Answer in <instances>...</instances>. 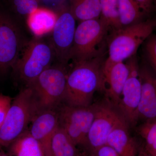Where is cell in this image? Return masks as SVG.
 Returning <instances> with one entry per match:
<instances>
[{
  "label": "cell",
  "mask_w": 156,
  "mask_h": 156,
  "mask_svg": "<svg viewBox=\"0 0 156 156\" xmlns=\"http://www.w3.org/2000/svg\"><path fill=\"white\" fill-rule=\"evenodd\" d=\"M143 45L144 61L156 74V34H152Z\"/></svg>",
  "instance_id": "21"
},
{
  "label": "cell",
  "mask_w": 156,
  "mask_h": 156,
  "mask_svg": "<svg viewBox=\"0 0 156 156\" xmlns=\"http://www.w3.org/2000/svg\"><path fill=\"white\" fill-rule=\"evenodd\" d=\"M25 44L17 23L0 13V73H5L12 69Z\"/></svg>",
  "instance_id": "9"
},
{
  "label": "cell",
  "mask_w": 156,
  "mask_h": 156,
  "mask_svg": "<svg viewBox=\"0 0 156 156\" xmlns=\"http://www.w3.org/2000/svg\"><path fill=\"white\" fill-rule=\"evenodd\" d=\"M138 133L145 141L144 148L147 150L156 137V119L145 122L138 128Z\"/></svg>",
  "instance_id": "22"
},
{
  "label": "cell",
  "mask_w": 156,
  "mask_h": 156,
  "mask_svg": "<svg viewBox=\"0 0 156 156\" xmlns=\"http://www.w3.org/2000/svg\"><path fill=\"white\" fill-rule=\"evenodd\" d=\"M67 66L56 63L40 75L29 87L31 88L38 111L56 109L64 103Z\"/></svg>",
  "instance_id": "5"
},
{
  "label": "cell",
  "mask_w": 156,
  "mask_h": 156,
  "mask_svg": "<svg viewBox=\"0 0 156 156\" xmlns=\"http://www.w3.org/2000/svg\"><path fill=\"white\" fill-rule=\"evenodd\" d=\"M126 63L129 69V75L123 88L121 101L117 108L128 126L134 127L138 121L137 112L141 97L139 65L136 55L127 59Z\"/></svg>",
  "instance_id": "10"
},
{
  "label": "cell",
  "mask_w": 156,
  "mask_h": 156,
  "mask_svg": "<svg viewBox=\"0 0 156 156\" xmlns=\"http://www.w3.org/2000/svg\"><path fill=\"white\" fill-rule=\"evenodd\" d=\"M37 112L32 89L26 87L13 99L0 129V147L7 148L26 131Z\"/></svg>",
  "instance_id": "3"
},
{
  "label": "cell",
  "mask_w": 156,
  "mask_h": 156,
  "mask_svg": "<svg viewBox=\"0 0 156 156\" xmlns=\"http://www.w3.org/2000/svg\"><path fill=\"white\" fill-rule=\"evenodd\" d=\"M69 10L80 22L98 19L101 15V0H70Z\"/></svg>",
  "instance_id": "18"
},
{
  "label": "cell",
  "mask_w": 156,
  "mask_h": 156,
  "mask_svg": "<svg viewBox=\"0 0 156 156\" xmlns=\"http://www.w3.org/2000/svg\"><path fill=\"white\" fill-rule=\"evenodd\" d=\"M156 28V21L149 19L112 30L107 39L109 62H124L136 55L138 48Z\"/></svg>",
  "instance_id": "2"
},
{
  "label": "cell",
  "mask_w": 156,
  "mask_h": 156,
  "mask_svg": "<svg viewBox=\"0 0 156 156\" xmlns=\"http://www.w3.org/2000/svg\"><path fill=\"white\" fill-rule=\"evenodd\" d=\"M125 120L118 108L105 99L96 103L95 118L90 127L85 148L90 153L107 144L108 138L118 123Z\"/></svg>",
  "instance_id": "8"
},
{
  "label": "cell",
  "mask_w": 156,
  "mask_h": 156,
  "mask_svg": "<svg viewBox=\"0 0 156 156\" xmlns=\"http://www.w3.org/2000/svg\"><path fill=\"white\" fill-rule=\"evenodd\" d=\"M118 12L121 27L143 20L145 14L135 0H118Z\"/></svg>",
  "instance_id": "20"
},
{
  "label": "cell",
  "mask_w": 156,
  "mask_h": 156,
  "mask_svg": "<svg viewBox=\"0 0 156 156\" xmlns=\"http://www.w3.org/2000/svg\"><path fill=\"white\" fill-rule=\"evenodd\" d=\"M55 58L50 42L35 37L26 44L12 69L17 77L29 87L43 72L52 65Z\"/></svg>",
  "instance_id": "4"
},
{
  "label": "cell",
  "mask_w": 156,
  "mask_h": 156,
  "mask_svg": "<svg viewBox=\"0 0 156 156\" xmlns=\"http://www.w3.org/2000/svg\"><path fill=\"white\" fill-rule=\"evenodd\" d=\"M145 15L150 14L154 10V0H135Z\"/></svg>",
  "instance_id": "26"
},
{
  "label": "cell",
  "mask_w": 156,
  "mask_h": 156,
  "mask_svg": "<svg viewBox=\"0 0 156 156\" xmlns=\"http://www.w3.org/2000/svg\"><path fill=\"white\" fill-rule=\"evenodd\" d=\"M141 97L138 119L145 122L156 119V74L144 61L139 65Z\"/></svg>",
  "instance_id": "12"
},
{
  "label": "cell",
  "mask_w": 156,
  "mask_h": 156,
  "mask_svg": "<svg viewBox=\"0 0 156 156\" xmlns=\"http://www.w3.org/2000/svg\"><path fill=\"white\" fill-rule=\"evenodd\" d=\"M6 148L9 156H46L44 149L28 129Z\"/></svg>",
  "instance_id": "16"
},
{
  "label": "cell",
  "mask_w": 156,
  "mask_h": 156,
  "mask_svg": "<svg viewBox=\"0 0 156 156\" xmlns=\"http://www.w3.org/2000/svg\"><path fill=\"white\" fill-rule=\"evenodd\" d=\"M128 125L123 120L115 126L108 138L107 144L119 156H138L140 148L128 131Z\"/></svg>",
  "instance_id": "15"
},
{
  "label": "cell",
  "mask_w": 156,
  "mask_h": 156,
  "mask_svg": "<svg viewBox=\"0 0 156 156\" xmlns=\"http://www.w3.org/2000/svg\"><path fill=\"white\" fill-rule=\"evenodd\" d=\"M79 153L77 146L59 126L52 138L51 156H79Z\"/></svg>",
  "instance_id": "19"
},
{
  "label": "cell",
  "mask_w": 156,
  "mask_h": 156,
  "mask_svg": "<svg viewBox=\"0 0 156 156\" xmlns=\"http://www.w3.org/2000/svg\"><path fill=\"white\" fill-rule=\"evenodd\" d=\"M0 156H9L7 153H6L3 148L0 147Z\"/></svg>",
  "instance_id": "28"
},
{
  "label": "cell",
  "mask_w": 156,
  "mask_h": 156,
  "mask_svg": "<svg viewBox=\"0 0 156 156\" xmlns=\"http://www.w3.org/2000/svg\"><path fill=\"white\" fill-rule=\"evenodd\" d=\"M89 153L91 156H119L112 147L108 144L98 148Z\"/></svg>",
  "instance_id": "25"
},
{
  "label": "cell",
  "mask_w": 156,
  "mask_h": 156,
  "mask_svg": "<svg viewBox=\"0 0 156 156\" xmlns=\"http://www.w3.org/2000/svg\"><path fill=\"white\" fill-rule=\"evenodd\" d=\"M57 18V14L53 11L38 8L28 15L27 25L35 37H41L52 32Z\"/></svg>",
  "instance_id": "17"
},
{
  "label": "cell",
  "mask_w": 156,
  "mask_h": 156,
  "mask_svg": "<svg viewBox=\"0 0 156 156\" xmlns=\"http://www.w3.org/2000/svg\"><path fill=\"white\" fill-rule=\"evenodd\" d=\"M58 127L57 109L38 111L29 126V132L41 144L46 156H51L52 138Z\"/></svg>",
  "instance_id": "13"
},
{
  "label": "cell",
  "mask_w": 156,
  "mask_h": 156,
  "mask_svg": "<svg viewBox=\"0 0 156 156\" xmlns=\"http://www.w3.org/2000/svg\"><path fill=\"white\" fill-rule=\"evenodd\" d=\"M110 29L101 17L80 22L76 28L70 60L76 63L103 55L104 43Z\"/></svg>",
  "instance_id": "6"
},
{
  "label": "cell",
  "mask_w": 156,
  "mask_h": 156,
  "mask_svg": "<svg viewBox=\"0 0 156 156\" xmlns=\"http://www.w3.org/2000/svg\"><path fill=\"white\" fill-rule=\"evenodd\" d=\"M104 55L96 58L73 63L68 73L64 103L75 106L92 104L96 92L103 91Z\"/></svg>",
  "instance_id": "1"
},
{
  "label": "cell",
  "mask_w": 156,
  "mask_h": 156,
  "mask_svg": "<svg viewBox=\"0 0 156 156\" xmlns=\"http://www.w3.org/2000/svg\"><path fill=\"white\" fill-rule=\"evenodd\" d=\"M79 156H91V155L86 151H84L83 152L79 153Z\"/></svg>",
  "instance_id": "29"
},
{
  "label": "cell",
  "mask_w": 156,
  "mask_h": 156,
  "mask_svg": "<svg viewBox=\"0 0 156 156\" xmlns=\"http://www.w3.org/2000/svg\"><path fill=\"white\" fill-rule=\"evenodd\" d=\"M15 10L21 15H30L38 8V0H12Z\"/></svg>",
  "instance_id": "23"
},
{
  "label": "cell",
  "mask_w": 156,
  "mask_h": 156,
  "mask_svg": "<svg viewBox=\"0 0 156 156\" xmlns=\"http://www.w3.org/2000/svg\"><path fill=\"white\" fill-rule=\"evenodd\" d=\"M138 156H153L148 152L144 148L141 147Z\"/></svg>",
  "instance_id": "27"
},
{
  "label": "cell",
  "mask_w": 156,
  "mask_h": 156,
  "mask_svg": "<svg viewBox=\"0 0 156 156\" xmlns=\"http://www.w3.org/2000/svg\"><path fill=\"white\" fill-rule=\"evenodd\" d=\"M128 75L129 69L126 63L105 61L103 92L105 99L116 108L121 101L123 88Z\"/></svg>",
  "instance_id": "14"
},
{
  "label": "cell",
  "mask_w": 156,
  "mask_h": 156,
  "mask_svg": "<svg viewBox=\"0 0 156 156\" xmlns=\"http://www.w3.org/2000/svg\"><path fill=\"white\" fill-rule=\"evenodd\" d=\"M13 99L8 95L0 94V129L2 126Z\"/></svg>",
  "instance_id": "24"
},
{
  "label": "cell",
  "mask_w": 156,
  "mask_h": 156,
  "mask_svg": "<svg viewBox=\"0 0 156 156\" xmlns=\"http://www.w3.org/2000/svg\"><path fill=\"white\" fill-rule=\"evenodd\" d=\"M59 126L77 146L85 147L95 118L96 103L88 106H75L63 103L57 108Z\"/></svg>",
  "instance_id": "7"
},
{
  "label": "cell",
  "mask_w": 156,
  "mask_h": 156,
  "mask_svg": "<svg viewBox=\"0 0 156 156\" xmlns=\"http://www.w3.org/2000/svg\"><path fill=\"white\" fill-rule=\"evenodd\" d=\"M154 9H155L156 11V0H154Z\"/></svg>",
  "instance_id": "30"
},
{
  "label": "cell",
  "mask_w": 156,
  "mask_h": 156,
  "mask_svg": "<svg viewBox=\"0 0 156 156\" xmlns=\"http://www.w3.org/2000/svg\"><path fill=\"white\" fill-rule=\"evenodd\" d=\"M76 20L69 10L57 15L50 41L58 64L67 66L76 28Z\"/></svg>",
  "instance_id": "11"
}]
</instances>
